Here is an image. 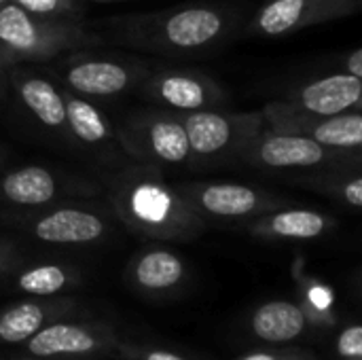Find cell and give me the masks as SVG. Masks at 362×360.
<instances>
[{
    "instance_id": "cell-20",
    "label": "cell",
    "mask_w": 362,
    "mask_h": 360,
    "mask_svg": "<svg viewBox=\"0 0 362 360\" xmlns=\"http://www.w3.org/2000/svg\"><path fill=\"white\" fill-rule=\"evenodd\" d=\"M248 329H250L252 337H257L265 344L284 346V344L297 342V339L305 337L310 331H314V323L310 320V316L301 303L286 301V299H274V301L261 303L250 314Z\"/></svg>"
},
{
    "instance_id": "cell-10",
    "label": "cell",
    "mask_w": 362,
    "mask_h": 360,
    "mask_svg": "<svg viewBox=\"0 0 362 360\" xmlns=\"http://www.w3.org/2000/svg\"><path fill=\"white\" fill-rule=\"evenodd\" d=\"M261 112L269 129L312 138L329 149L362 151V112L314 115L295 108L284 100L265 104Z\"/></svg>"
},
{
    "instance_id": "cell-33",
    "label": "cell",
    "mask_w": 362,
    "mask_h": 360,
    "mask_svg": "<svg viewBox=\"0 0 362 360\" xmlns=\"http://www.w3.org/2000/svg\"><path fill=\"white\" fill-rule=\"evenodd\" d=\"M0 72H4V70H0Z\"/></svg>"
},
{
    "instance_id": "cell-23",
    "label": "cell",
    "mask_w": 362,
    "mask_h": 360,
    "mask_svg": "<svg viewBox=\"0 0 362 360\" xmlns=\"http://www.w3.org/2000/svg\"><path fill=\"white\" fill-rule=\"evenodd\" d=\"M362 166H337V168H322L314 174H305L295 178L293 182L299 187H308L320 193L331 195L335 202L358 210L362 206Z\"/></svg>"
},
{
    "instance_id": "cell-34",
    "label": "cell",
    "mask_w": 362,
    "mask_h": 360,
    "mask_svg": "<svg viewBox=\"0 0 362 360\" xmlns=\"http://www.w3.org/2000/svg\"><path fill=\"white\" fill-rule=\"evenodd\" d=\"M0 74H2V72H0Z\"/></svg>"
},
{
    "instance_id": "cell-17",
    "label": "cell",
    "mask_w": 362,
    "mask_h": 360,
    "mask_svg": "<svg viewBox=\"0 0 362 360\" xmlns=\"http://www.w3.org/2000/svg\"><path fill=\"white\" fill-rule=\"evenodd\" d=\"M282 100L295 108H301L314 115L361 112L362 79L352 76L348 72L318 76L286 91Z\"/></svg>"
},
{
    "instance_id": "cell-11",
    "label": "cell",
    "mask_w": 362,
    "mask_h": 360,
    "mask_svg": "<svg viewBox=\"0 0 362 360\" xmlns=\"http://www.w3.org/2000/svg\"><path fill=\"white\" fill-rule=\"evenodd\" d=\"M142 93L159 108L172 112L212 110L223 108L227 102V91L210 74L176 66L151 70L142 81Z\"/></svg>"
},
{
    "instance_id": "cell-30",
    "label": "cell",
    "mask_w": 362,
    "mask_h": 360,
    "mask_svg": "<svg viewBox=\"0 0 362 360\" xmlns=\"http://www.w3.org/2000/svg\"><path fill=\"white\" fill-rule=\"evenodd\" d=\"M2 360H49V359H40V356H30V354H19V356H11V359H2Z\"/></svg>"
},
{
    "instance_id": "cell-12",
    "label": "cell",
    "mask_w": 362,
    "mask_h": 360,
    "mask_svg": "<svg viewBox=\"0 0 362 360\" xmlns=\"http://www.w3.org/2000/svg\"><path fill=\"white\" fill-rule=\"evenodd\" d=\"M21 225L36 242L53 246H91L110 233V223L100 210L74 202L36 208Z\"/></svg>"
},
{
    "instance_id": "cell-6",
    "label": "cell",
    "mask_w": 362,
    "mask_h": 360,
    "mask_svg": "<svg viewBox=\"0 0 362 360\" xmlns=\"http://www.w3.org/2000/svg\"><path fill=\"white\" fill-rule=\"evenodd\" d=\"M115 132L119 146L140 163L157 170L191 166V146L178 112L165 108L136 112Z\"/></svg>"
},
{
    "instance_id": "cell-8",
    "label": "cell",
    "mask_w": 362,
    "mask_h": 360,
    "mask_svg": "<svg viewBox=\"0 0 362 360\" xmlns=\"http://www.w3.org/2000/svg\"><path fill=\"white\" fill-rule=\"evenodd\" d=\"M176 189L191 210L208 225L248 223L288 204V199L272 191L238 182H182L176 185Z\"/></svg>"
},
{
    "instance_id": "cell-27",
    "label": "cell",
    "mask_w": 362,
    "mask_h": 360,
    "mask_svg": "<svg viewBox=\"0 0 362 360\" xmlns=\"http://www.w3.org/2000/svg\"><path fill=\"white\" fill-rule=\"evenodd\" d=\"M238 360H320L318 354H314L308 348L299 346H278V348H267V350H257L248 352Z\"/></svg>"
},
{
    "instance_id": "cell-18",
    "label": "cell",
    "mask_w": 362,
    "mask_h": 360,
    "mask_svg": "<svg viewBox=\"0 0 362 360\" xmlns=\"http://www.w3.org/2000/svg\"><path fill=\"white\" fill-rule=\"evenodd\" d=\"M337 227L331 214L312 208H278L246 223V231L267 242H310L329 236Z\"/></svg>"
},
{
    "instance_id": "cell-26",
    "label": "cell",
    "mask_w": 362,
    "mask_h": 360,
    "mask_svg": "<svg viewBox=\"0 0 362 360\" xmlns=\"http://www.w3.org/2000/svg\"><path fill=\"white\" fill-rule=\"evenodd\" d=\"M337 356L341 360H362V327L348 323L337 335Z\"/></svg>"
},
{
    "instance_id": "cell-3",
    "label": "cell",
    "mask_w": 362,
    "mask_h": 360,
    "mask_svg": "<svg viewBox=\"0 0 362 360\" xmlns=\"http://www.w3.org/2000/svg\"><path fill=\"white\" fill-rule=\"evenodd\" d=\"M104 38L81 19L38 17L6 2L0 6V70L30 62H49L76 49L104 47Z\"/></svg>"
},
{
    "instance_id": "cell-5",
    "label": "cell",
    "mask_w": 362,
    "mask_h": 360,
    "mask_svg": "<svg viewBox=\"0 0 362 360\" xmlns=\"http://www.w3.org/2000/svg\"><path fill=\"white\" fill-rule=\"evenodd\" d=\"M238 161L261 172L322 170L337 166H362V151L329 149L312 138L282 134L267 125L244 146Z\"/></svg>"
},
{
    "instance_id": "cell-14",
    "label": "cell",
    "mask_w": 362,
    "mask_h": 360,
    "mask_svg": "<svg viewBox=\"0 0 362 360\" xmlns=\"http://www.w3.org/2000/svg\"><path fill=\"white\" fill-rule=\"evenodd\" d=\"M123 278L136 295L146 299H165L185 289L189 282V265L170 248L146 246L129 259Z\"/></svg>"
},
{
    "instance_id": "cell-32",
    "label": "cell",
    "mask_w": 362,
    "mask_h": 360,
    "mask_svg": "<svg viewBox=\"0 0 362 360\" xmlns=\"http://www.w3.org/2000/svg\"><path fill=\"white\" fill-rule=\"evenodd\" d=\"M6 2H11V0H0V6H2V4H6Z\"/></svg>"
},
{
    "instance_id": "cell-16",
    "label": "cell",
    "mask_w": 362,
    "mask_h": 360,
    "mask_svg": "<svg viewBox=\"0 0 362 360\" xmlns=\"http://www.w3.org/2000/svg\"><path fill=\"white\" fill-rule=\"evenodd\" d=\"M74 297H30L0 310V346H21L40 329L62 318L76 316Z\"/></svg>"
},
{
    "instance_id": "cell-31",
    "label": "cell",
    "mask_w": 362,
    "mask_h": 360,
    "mask_svg": "<svg viewBox=\"0 0 362 360\" xmlns=\"http://www.w3.org/2000/svg\"><path fill=\"white\" fill-rule=\"evenodd\" d=\"M89 2H121V0H89Z\"/></svg>"
},
{
    "instance_id": "cell-24",
    "label": "cell",
    "mask_w": 362,
    "mask_h": 360,
    "mask_svg": "<svg viewBox=\"0 0 362 360\" xmlns=\"http://www.w3.org/2000/svg\"><path fill=\"white\" fill-rule=\"evenodd\" d=\"M11 2L32 15L51 17V19H81L85 11L83 0H11Z\"/></svg>"
},
{
    "instance_id": "cell-19",
    "label": "cell",
    "mask_w": 362,
    "mask_h": 360,
    "mask_svg": "<svg viewBox=\"0 0 362 360\" xmlns=\"http://www.w3.org/2000/svg\"><path fill=\"white\" fill-rule=\"evenodd\" d=\"M11 85L19 102L49 132L66 136V104L62 85L40 72L11 66Z\"/></svg>"
},
{
    "instance_id": "cell-22",
    "label": "cell",
    "mask_w": 362,
    "mask_h": 360,
    "mask_svg": "<svg viewBox=\"0 0 362 360\" xmlns=\"http://www.w3.org/2000/svg\"><path fill=\"white\" fill-rule=\"evenodd\" d=\"M83 284V274L68 263H36L19 269L11 286L25 297H59Z\"/></svg>"
},
{
    "instance_id": "cell-1",
    "label": "cell",
    "mask_w": 362,
    "mask_h": 360,
    "mask_svg": "<svg viewBox=\"0 0 362 360\" xmlns=\"http://www.w3.org/2000/svg\"><path fill=\"white\" fill-rule=\"evenodd\" d=\"M244 8L229 2H189L163 11L119 15L95 23L106 45L161 55H202L240 32Z\"/></svg>"
},
{
    "instance_id": "cell-4",
    "label": "cell",
    "mask_w": 362,
    "mask_h": 360,
    "mask_svg": "<svg viewBox=\"0 0 362 360\" xmlns=\"http://www.w3.org/2000/svg\"><path fill=\"white\" fill-rule=\"evenodd\" d=\"M191 146V166L233 161L244 146L265 127L261 110L227 112L223 108L178 112Z\"/></svg>"
},
{
    "instance_id": "cell-7",
    "label": "cell",
    "mask_w": 362,
    "mask_h": 360,
    "mask_svg": "<svg viewBox=\"0 0 362 360\" xmlns=\"http://www.w3.org/2000/svg\"><path fill=\"white\" fill-rule=\"evenodd\" d=\"M125 337L108 323L62 318L21 344V352L49 360H108Z\"/></svg>"
},
{
    "instance_id": "cell-21",
    "label": "cell",
    "mask_w": 362,
    "mask_h": 360,
    "mask_svg": "<svg viewBox=\"0 0 362 360\" xmlns=\"http://www.w3.org/2000/svg\"><path fill=\"white\" fill-rule=\"evenodd\" d=\"M64 104H66V136H70L74 142L87 149L119 146L112 121L91 100L64 89Z\"/></svg>"
},
{
    "instance_id": "cell-2",
    "label": "cell",
    "mask_w": 362,
    "mask_h": 360,
    "mask_svg": "<svg viewBox=\"0 0 362 360\" xmlns=\"http://www.w3.org/2000/svg\"><path fill=\"white\" fill-rule=\"evenodd\" d=\"M110 208L132 233L153 242H189L208 229L176 185L165 182L159 170L146 163L132 166L112 180Z\"/></svg>"
},
{
    "instance_id": "cell-29",
    "label": "cell",
    "mask_w": 362,
    "mask_h": 360,
    "mask_svg": "<svg viewBox=\"0 0 362 360\" xmlns=\"http://www.w3.org/2000/svg\"><path fill=\"white\" fill-rule=\"evenodd\" d=\"M344 72L352 74V76H358L362 79V49L356 47L348 53V57L344 59Z\"/></svg>"
},
{
    "instance_id": "cell-25",
    "label": "cell",
    "mask_w": 362,
    "mask_h": 360,
    "mask_svg": "<svg viewBox=\"0 0 362 360\" xmlns=\"http://www.w3.org/2000/svg\"><path fill=\"white\" fill-rule=\"evenodd\" d=\"M112 360H191L185 354L168 348L146 346V344H134L129 339H123L119 348L115 350Z\"/></svg>"
},
{
    "instance_id": "cell-28",
    "label": "cell",
    "mask_w": 362,
    "mask_h": 360,
    "mask_svg": "<svg viewBox=\"0 0 362 360\" xmlns=\"http://www.w3.org/2000/svg\"><path fill=\"white\" fill-rule=\"evenodd\" d=\"M17 263V248L11 242L0 240V274H6Z\"/></svg>"
},
{
    "instance_id": "cell-15",
    "label": "cell",
    "mask_w": 362,
    "mask_h": 360,
    "mask_svg": "<svg viewBox=\"0 0 362 360\" xmlns=\"http://www.w3.org/2000/svg\"><path fill=\"white\" fill-rule=\"evenodd\" d=\"M72 193L87 195L93 193V189L68 182L42 166H23L0 176V202L15 208H45Z\"/></svg>"
},
{
    "instance_id": "cell-13",
    "label": "cell",
    "mask_w": 362,
    "mask_h": 360,
    "mask_svg": "<svg viewBox=\"0 0 362 360\" xmlns=\"http://www.w3.org/2000/svg\"><path fill=\"white\" fill-rule=\"evenodd\" d=\"M362 0H267L248 19L246 34L280 38L303 28L348 17L361 8Z\"/></svg>"
},
{
    "instance_id": "cell-9",
    "label": "cell",
    "mask_w": 362,
    "mask_h": 360,
    "mask_svg": "<svg viewBox=\"0 0 362 360\" xmlns=\"http://www.w3.org/2000/svg\"><path fill=\"white\" fill-rule=\"evenodd\" d=\"M144 64L125 59L112 53H100L95 49L70 51L59 68V83L64 89L93 98H115L125 93L144 76Z\"/></svg>"
}]
</instances>
